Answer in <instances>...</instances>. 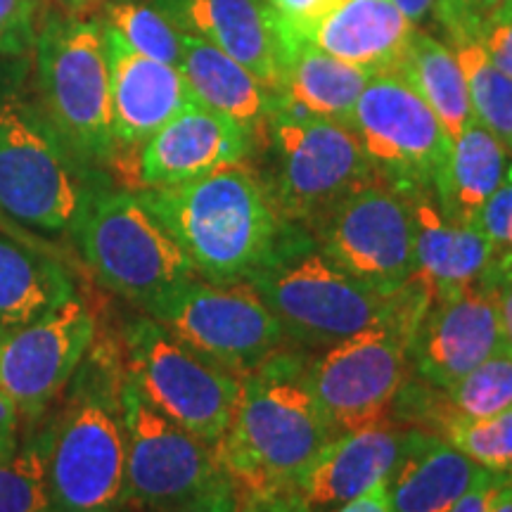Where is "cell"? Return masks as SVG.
Here are the masks:
<instances>
[{"label":"cell","mask_w":512,"mask_h":512,"mask_svg":"<svg viewBox=\"0 0 512 512\" xmlns=\"http://www.w3.org/2000/svg\"><path fill=\"white\" fill-rule=\"evenodd\" d=\"M136 192L188 256L195 275L216 285L247 283L278 259L299 228L278 214L245 162Z\"/></svg>","instance_id":"obj_1"},{"label":"cell","mask_w":512,"mask_h":512,"mask_svg":"<svg viewBox=\"0 0 512 512\" xmlns=\"http://www.w3.org/2000/svg\"><path fill=\"white\" fill-rule=\"evenodd\" d=\"M306 358L275 351L268 361L242 375L235 418L216 456L240 498L294 494V486L335 437L304 380Z\"/></svg>","instance_id":"obj_2"},{"label":"cell","mask_w":512,"mask_h":512,"mask_svg":"<svg viewBox=\"0 0 512 512\" xmlns=\"http://www.w3.org/2000/svg\"><path fill=\"white\" fill-rule=\"evenodd\" d=\"M247 283L264 299L287 339L318 349L380 323H411L418 328L434 297L418 273L394 292L363 283L332 264L302 226L294 230L278 259Z\"/></svg>","instance_id":"obj_3"},{"label":"cell","mask_w":512,"mask_h":512,"mask_svg":"<svg viewBox=\"0 0 512 512\" xmlns=\"http://www.w3.org/2000/svg\"><path fill=\"white\" fill-rule=\"evenodd\" d=\"M121 349L95 344L43 430L50 512H117L126 496Z\"/></svg>","instance_id":"obj_4"},{"label":"cell","mask_w":512,"mask_h":512,"mask_svg":"<svg viewBox=\"0 0 512 512\" xmlns=\"http://www.w3.org/2000/svg\"><path fill=\"white\" fill-rule=\"evenodd\" d=\"M8 72L0 79V214L43 233L74 230L100 190L93 166L57 136L17 64Z\"/></svg>","instance_id":"obj_5"},{"label":"cell","mask_w":512,"mask_h":512,"mask_svg":"<svg viewBox=\"0 0 512 512\" xmlns=\"http://www.w3.org/2000/svg\"><path fill=\"white\" fill-rule=\"evenodd\" d=\"M264 169L256 174L285 221L311 230L377 171L351 128L337 121L275 110L254 136Z\"/></svg>","instance_id":"obj_6"},{"label":"cell","mask_w":512,"mask_h":512,"mask_svg":"<svg viewBox=\"0 0 512 512\" xmlns=\"http://www.w3.org/2000/svg\"><path fill=\"white\" fill-rule=\"evenodd\" d=\"M36 95L69 150L88 166L114 162L110 69L95 17L48 10L34 46Z\"/></svg>","instance_id":"obj_7"},{"label":"cell","mask_w":512,"mask_h":512,"mask_svg":"<svg viewBox=\"0 0 512 512\" xmlns=\"http://www.w3.org/2000/svg\"><path fill=\"white\" fill-rule=\"evenodd\" d=\"M124 373L183 430L209 444L221 441L238 411L242 377L202 356L155 318H138L124 330Z\"/></svg>","instance_id":"obj_8"},{"label":"cell","mask_w":512,"mask_h":512,"mask_svg":"<svg viewBox=\"0 0 512 512\" xmlns=\"http://www.w3.org/2000/svg\"><path fill=\"white\" fill-rule=\"evenodd\" d=\"M83 261L107 290L145 306L195 275L136 190H98L74 228Z\"/></svg>","instance_id":"obj_9"},{"label":"cell","mask_w":512,"mask_h":512,"mask_svg":"<svg viewBox=\"0 0 512 512\" xmlns=\"http://www.w3.org/2000/svg\"><path fill=\"white\" fill-rule=\"evenodd\" d=\"M143 309L188 347L240 377L283 349L287 339L249 283L216 285L192 275Z\"/></svg>","instance_id":"obj_10"},{"label":"cell","mask_w":512,"mask_h":512,"mask_svg":"<svg viewBox=\"0 0 512 512\" xmlns=\"http://www.w3.org/2000/svg\"><path fill=\"white\" fill-rule=\"evenodd\" d=\"M413 332L411 323H380L306 358V387L337 434L387 420L406 384Z\"/></svg>","instance_id":"obj_11"},{"label":"cell","mask_w":512,"mask_h":512,"mask_svg":"<svg viewBox=\"0 0 512 512\" xmlns=\"http://www.w3.org/2000/svg\"><path fill=\"white\" fill-rule=\"evenodd\" d=\"M347 126L377 176L399 190H434L453 147L441 119L399 72L370 76Z\"/></svg>","instance_id":"obj_12"},{"label":"cell","mask_w":512,"mask_h":512,"mask_svg":"<svg viewBox=\"0 0 512 512\" xmlns=\"http://www.w3.org/2000/svg\"><path fill=\"white\" fill-rule=\"evenodd\" d=\"M121 418L126 434L124 503L164 512L226 477L216 446L166 418L126 373L121 382Z\"/></svg>","instance_id":"obj_13"},{"label":"cell","mask_w":512,"mask_h":512,"mask_svg":"<svg viewBox=\"0 0 512 512\" xmlns=\"http://www.w3.org/2000/svg\"><path fill=\"white\" fill-rule=\"evenodd\" d=\"M309 233L332 264L377 290H399L418 273L411 207L384 178L337 202Z\"/></svg>","instance_id":"obj_14"},{"label":"cell","mask_w":512,"mask_h":512,"mask_svg":"<svg viewBox=\"0 0 512 512\" xmlns=\"http://www.w3.org/2000/svg\"><path fill=\"white\" fill-rule=\"evenodd\" d=\"M95 335L93 311L76 294L29 323L0 330V389L22 418H41L62 396Z\"/></svg>","instance_id":"obj_15"},{"label":"cell","mask_w":512,"mask_h":512,"mask_svg":"<svg viewBox=\"0 0 512 512\" xmlns=\"http://www.w3.org/2000/svg\"><path fill=\"white\" fill-rule=\"evenodd\" d=\"M508 349L494 292L484 280L432 297L413 332L408 358L422 382L451 389L486 358Z\"/></svg>","instance_id":"obj_16"},{"label":"cell","mask_w":512,"mask_h":512,"mask_svg":"<svg viewBox=\"0 0 512 512\" xmlns=\"http://www.w3.org/2000/svg\"><path fill=\"white\" fill-rule=\"evenodd\" d=\"M254 136L200 102L185 105L140 147L131 176L136 188H166L252 157Z\"/></svg>","instance_id":"obj_17"},{"label":"cell","mask_w":512,"mask_h":512,"mask_svg":"<svg viewBox=\"0 0 512 512\" xmlns=\"http://www.w3.org/2000/svg\"><path fill=\"white\" fill-rule=\"evenodd\" d=\"M102 36L110 69L114 166L121 155H138L140 147L195 98L174 64L136 53L107 27H102Z\"/></svg>","instance_id":"obj_18"},{"label":"cell","mask_w":512,"mask_h":512,"mask_svg":"<svg viewBox=\"0 0 512 512\" xmlns=\"http://www.w3.org/2000/svg\"><path fill=\"white\" fill-rule=\"evenodd\" d=\"M185 36L200 38L273 88L278 22L266 0H152Z\"/></svg>","instance_id":"obj_19"},{"label":"cell","mask_w":512,"mask_h":512,"mask_svg":"<svg viewBox=\"0 0 512 512\" xmlns=\"http://www.w3.org/2000/svg\"><path fill=\"white\" fill-rule=\"evenodd\" d=\"M370 76L368 69L337 60L278 24V74L273 83L278 110L347 126Z\"/></svg>","instance_id":"obj_20"},{"label":"cell","mask_w":512,"mask_h":512,"mask_svg":"<svg viewBox=\"0 0 512 512\" xmlns=\"http://www.w3.org/2000/svg\"><path fill=\"white\" fill-rule=\"evenodd\" d=\"M403 434L406 432L394 430L387 422L335 434L306 467L294 494L311 512L339 508L366 494L394 470L401 456Z\"/></svg>","instance_id":"obj_21"},{"label":"cell","mask_w":512,"mask_h":512,"mask_svg":"<svg viewBox=\"0 0 512 512\" xmlns=\"http://www.w3.org/2000/svg\"><path fill=\"white\" fill-rule=\"evenodd\" d=\"M401 192L411 207L418 275L434 297L479 283L494 261V247L479 223L448 219L432 188Z\"/></svg>","instance_id":"obj_22"},{"label":"cell","mask_w":512,"mask_h":512,"mask_svg":"<svg viewBox=\"0 0 512 512\" xmlns=\"http://www.w3.org/2000/svg\"><path fill=\"white\" fill-rule=\"evenodd\" d=\"M413 29L392 0H344L328 15L292 34L337 60L380 74L399 67Z\"/></svg>","instance_id":"obj_23"},{"label":"cell","mask_w":512,"mask_h":512,"mask_svg":"<svg viewBox=\"0 0 512 512\" xmlns=\"http://www.w3.org/2000/svg\"><path fill=\"white\" fill-rule=\"evenodd\" d=\"M484 472L441 434L408 430L401 456L387 477L392 510L448 512Z\"/></svg>","instance_id":"obj_24"},{"label":"cell","mask_w":512,"mask_h":512,"mask_svg":"<svg viewBox=\"0 0 512 512\" xmlns=\"http://www.w3.org/2000/svg\"><path fill=\"white\" fill-rule=\"evenodd\" d=\"M178 69L195 102L233 119L252 136L278 110L273 88L261 83L238 60L200 38L183 34V57Z\"/></svg>","instance_id":"obj_25"},{"label":"cell","mask_w":512,"mask_h":512,"mask_svg":"<svg viewBox=\"0 0 512 512\" xmlns=\"http://www.w3.org/2000/svg\"><path fill=\"white\" fill-rule=\"evenodd\" d=\"M508 150L475 119L453 138L451 155L434 183V197L448 219L477 223L479 211L503 183L510 166Z\"/></svg>","instance_id":"obj_26"},{"label":"cell","mask_w":512,"mask_h":512,"mask_svg":"<svg viewBox=\"0 0 512 512\" xmlns=\"http://www.w3.org/2000/svg\"><path fill=\"white\" fill-rule=\"evenodd\" d=\"M72 297V280L53 256L0 235V330L29 323Z\"/></svg>","instance_id":"obj_27"},{"label":"cell","mask_w":512,"mask_h":512,"mask_svg":"<svg viewBox=\"0 0 512 512\" xmlns=\"http://www.w3.org/2000/svg\"><path fill=\"white\" fill-rule=\"evenodd\" d=\"M394 72L411 83L420 98L432 107L451 138H458L463 128L475 121L463 67L448 43L430 31L413 29Z\"/></svg>","instance_id":"obj_28"},{"label":"cell","mask_w":512,"mask_h":512,"mask_svg":"<svg viewBox=\"0 0 512 512\" xmlns=\"http://www.w3.org/2000/svg\"><path fill=\"white\" fill-rule=\"evenodd\" d=\"M441 41L448 43L463 67L475 119L512 157V79L491 62L470 29H448Z\"/></svg>","instance_id":"obj_29"},{"label":"cell","mask_w":512,"mask_h":512,"mask_svg":"<svg viewBox=\"0 0 512 512\" xmlns=\"http://www.w3.org/2000/svg\"><path fill=\"white\" fill-rule=\"evenodd\" d=\"M95 19L136 53L174 67L181 64L183 34L152 0H110Z\"/></svg>","instance_id":"obj_30"},{"label":"cell","mask_w":512,"mask_h":512,"mask_svg":"<svg viewBox=\"0 0 512 512\" xmlns=\"http://www.w3.org/2000/svg\"><path fill=\"white\" fill-rule=\"evenodd\" d=\"M0 512H50L43 434L0 448Z\"/></svg>","instance_id":"obj_31"},{"label":"cell","mask_w":512,"mask_h":512,"mask_svg":"<svg viewBox=\"0 0 512 512\" xmlns=\"http://www.w3.org/2000/svg\"><path fill=\"white\" fill-rule=\"evenodd\" d=\"M451 411L460 418H491L512 411V351L503 349L479 363L446 389Z\"/></svg>","instance_id":"obj_32"},{"label":"cell","mask_w":512,"mask_h":512,"mask_svg":"<svg viewBox=\"0 0 512 512\" xmlns=\"http://www.w3.org/2000/svg\"><path fill=\"white\" fill-rule=\"evenodd\" d=\"M441 432L484 470L512 479V411L477 420L460 418L451 411Z\"/></svg>","instance_id":"obj_33"},{"label":"cell","mask_w":512,"mask_h":512,"mask_svg":"<svg viewBox=\"0 0 512 512\" xmlns=\"http://www.w3.org/2000/svg\"><path fill=\"white\" fill-rule=\"evenodd\" d=\"M43 0H0V57L34 53L41 29Z\"/></svg>","instance_id":"obj_34"},{"label":"cell","mask_w":512,"mask_h":512,"mask_svg":"<svg viewBox=\"0 0 512 512\" xmlns=\"http://www.w3.org/2000/svg\"><path fill=\"white\" fill-rule=\"evenodd\" d=\"M456 27L470 29L477 41L482 43L486 55L491 57V62L512 79V0L503 3L501 8H496L494 12H489V15L479 19L477 24H453V27L448 29Z\"/></svg>","instance_id":"obj_35"},{"label":"cell","mask_w":512,"mask_h":512,"mask_svg":"<svg viewBox=\"0 0 512 512\" xmlns=\"http://www.w3.org/2000/svg\"><path fill=\"white\" fill-rule=\"evenodd\" d=\"M477 223L494 247V256H512V162L503 183L479 211Z\"/></svg>","instance_id":"obj_36"},{"label":"cell","mask_w":512,"mask_h":512,"mask_svg":"<svg viewBox=\"0 0 512 512\" xmlns=\"http://www.w3.org/2000/svg\"><path fill=\"white\" fill-rule=\"evenodd\" d=\"M482 280L494 292L505 344L512 351V256H494V261L486 268Z\"/></svg>","instance_id":"obj_37"},{"label":"cell","mask_w":512,"mask_h":512,"mask_svg":"<svg viewBox=\"0 0 512 512\" xmlns=\"http://www.w3.org/2000/svg\"><path fill=\"white\" fill-rule=\"evenodd\" d=\"M164 512H242V498L235 484L228 477H221L200 494Z\"/></svg>","instance_id":"obj_38"},{"label":"cell","mask_w":512,"mask_h":512,"mask_svg":"<svg viewBox=\"0 0 512 512\" xmlns=\"http://www.w3.org/2000/svg\"><path fill=\"white\" fill-rule=\"evenodd\" d=\"M271 5L275 19L287 31H302L316 22L344 0H266Z\"/></svg>","instance_id":"obj_39"},{"label":"cell","mask_w":512,"mask_h":512,"mask_svg":"<svg viewBox=\"0 0 512 512\" xmlns=\"http://www.w3.org/2000/svg\"><path fill=\"white\" fill-rule=\"evenodd\" d=\"M503 3H508V0H444L441 3L437 38L453 24H477L479 19L501 8Z\"/></svg>","instance_id":"obj_40"},{"label":"cell","mask_w":512,"mask_h":512,"mask_svg":"<svg viewBox=\"0 0 512 512\" xmlns=\"http://www.w3.org/2000/svg\"><path fill=\"white\" fill-rule=\"evenodd\" d=\"M503 479L505 477L486 470L484 475L470 486V491H467V494L448 512H491V501H494L498 484H501Z\"/></svg>","instance_id":"obj_41"},{"label":"cell","mask_w":512,"mask_h":512,"mask_svg":"<svg viewBox=\"0 0 512 512\" xmlns=\"http://www.w3.org/2000/svg\"><path fill=\"white\" fill-rule=\"evenodd\" d=\"M392 3L406 15L415 29H425L437 36L441 3L444 0H392Z\"/></svg>","instance_id":"obj_42"},{"label":"cell","mask_w":512,"mask_h":512,"mask_svg":"<svg viewBox=\"0 0 512 512\" xmlns=\"http://www.w3.org/2000/svg\"><path fill=\"white\" fill-rule=\"evenodd\" d=\"M335 512H394L392 498H389L387 479L380 484H375L373 489L366 491V494L351 498L349 503L339 505Z\"/></svg>","instance_id":"obj_43"},{"label":"cell","mask_w":512,"mask_h":512,"mask_svg":"<svg viewBox=\"0 0 512 512\" xmlns=\"http://www.w3.org/2000/svg\"><path fill=\"white\" fill-rule=\"evenodd\" d=\"M242 512H311L297 494L242 498Z\"/></svg>","instance_id":"obj_44"},{"label":"cell","mask_w":512,"mask_h":512,"mask_svg":"<svg viewBox=\"0 0 512 512\" xmlns=\"http://www.w3.org/2000/svg\"><path fill=\"white\" fill-rule=\"evenodd\" d=\"M19 415L10 396L0 389V448H8L19 439Z\"/></svg>","instance_id":"obj_45"},{"label":"cell","mask_w":512,"mask_h":512,"mask_svg":"<svg viewBox=\"0 0 512 512\" xmlns=\"http://www.w3.org/2000/svg\"><path fill=\"white\" fill-rule=\"evenodd\" d=\"M62 12L76 17H95L110 0H55Z\"/></svg>","instance_id":"obj_46"},{"label":"cell","mask_w":512,"mask_h":512,"mask_svg":"<svg viewBox=\"0 0 512 512\" xmlns=\"http://www.w3.org/2000/svg\"><path fill=\"white\" fill-rule=\"evenodd\" d=\"M491 512H512V479L505 477L498 484L494 501H491Z\"/></svg>","instance_id":"obj_47"}]
</instances>
